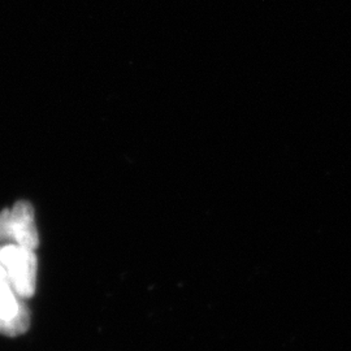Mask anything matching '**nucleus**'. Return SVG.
Segmentation results:
<instances>
[{
    "label": "nucleus",
    "instance_id": "nucleus-2",
    "mask_svg": "<svg viewBox=\"0 0 351 351\" xmlns=\"http://www.w3.org/2000/svg\"><path fill=\"white\" fill-rule=\"evenodd\" d=\"M8 239L30 250L39 246L34 208L29 202H16L12 210L5 208L0 213V241Z\"/></svg>",
    "mask_w": 351,
    "mask_h": 351
},
{
    "label": "nucleus",
    "instance_id": "nucleus-1",
    "mask_svg": "<svg viewBox=\"0 0 351 351\" xmlns=\"http://www.w3.org/2000/svg\"><path fill=\"white\" fill-rule=\"evenodd\" d=\"M0 263L3 264L13 291L23 300L33 297L37 282L38 261L34 250L19 245L0 247Z\"/></svg>",
    "mask_w": 351,
    "mask_h": 351
},
{
    "label": "nucleus",
    "instance_id": "nucleus-3",
    "mask_svg": "<svg viewBox=\"0 0 351 351\" xmlns=\"http://www.w3.org/2000/svg\"><path fill=\"white\" fill-rule=\"evenodd\" d=\"M0 277H7V272H5V269H4V267H3L1 263H0Z\"/></svg>",
    "mask_w": 351,
    "mask_h": 351
}]
</instances>
